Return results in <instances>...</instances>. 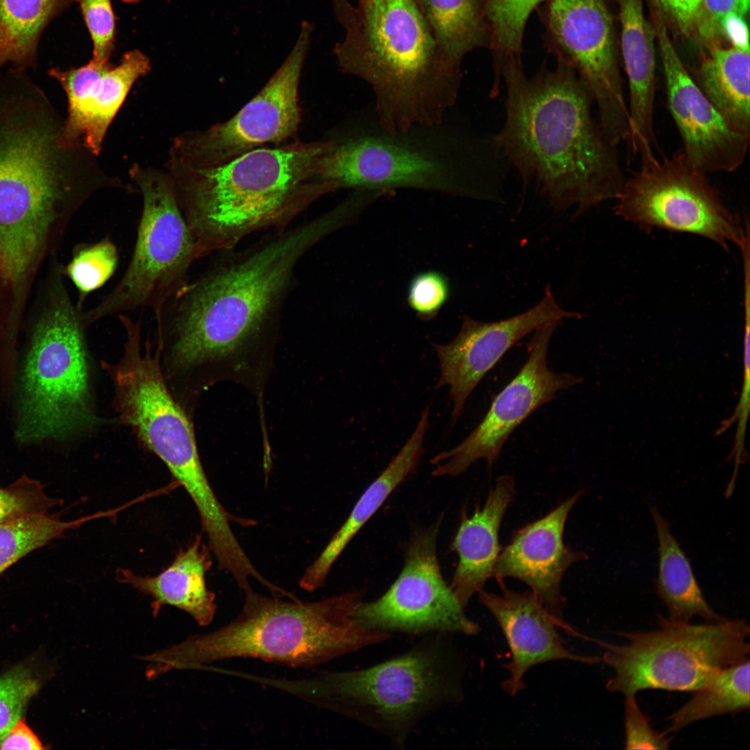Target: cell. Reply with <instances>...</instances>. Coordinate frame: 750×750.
<instances>
[{"label":"cell","mask_w":750,"mask_h":750,"mask_svg":"<svg viewBox=\"0 0 750 750\" xmlns=\"http://www.w3.org/2000/svg\"><path fill=\"white\" fill-rule=\"evenodd\" d=\"M92 42V58L109 61L115 49L116 19L111 0H76Z\"/></svg>","instance_id":"36"},{"label":"cell","mask_w":750,"mask_h":750,"mask_svg":"<svg viewBox=\"0 0 750 750\" xmlns=\"http://www.w3.org/2000/svg\"><path fill=\"white\" fill-rule=\"evenodd\" d=\"M722 33L733 44V47L749 53V31L743 16L730 13L720 22Z\"/></svg>","instance_id":"41"},{"label":"cell","mask_w":750,"mask_h":750,"mask_svg":"<svg viewBox=\"0 0 750 750\" xmlns=\"http://www.w3.org/2000/svg\"><path fill=\"white\" fill-rule=\"evenodd\" d=\"M621 24V47L628 83L629 135L633 157L653 159L656 99L655 31L644 17L642 0H615Z\"/></svg>","instance_id":"22"},{"label":"cell","mask_w":750,"mask_h":750,"mask_svg":"<svg viewBox=\"0 0 750 750\" xmlns=\"http://www.w3.org/2000/svg\"><path fill=\"white\" fill-rule=\"evenodd\" d=\"M342 226L331 210L219 255L156 317L157 347L172 393L188 396L199 372L238 356L278 324L301 260Z\"/></svg>","instance_id":"1"},{"label":"cell","mask_w":750,"mask_h":750,"mask_svg":"<svg viewBox=\"0 0 750 750\" xmlns=\"http://www.w3.org/2000/svg\"><path fill=\"white\" fill-rule=\"evenodd\" d=\"M76 0H0V69L33 67L46 26Z\"/></svg>","instance_id":"29"},{"label":"cell","mask_w":750,"mask_h":750,"mask_svg":"<svg viewBox=\"0 0 750 750\" xmlns=\"http://www.w3.org/2000/svg\"><path fill=\"white\" fill-rule=\"evenodd\" d=\"M559 323L549 322L534 331L524 365L494 397L472 432L458 445L431 460L435 466L433 476H458L479 459H485L492 467L516 428L538 408L554 399L558 392L581 381L569 373L554 372L548 367L549 342Z\"/></svg>","instance_id":"16"},{"label":"cell","mask_w":750,"mask_h":750,"mask_svg":"<svg viewBox=\"0 0 750 750\" xmlns=\"http://www.w3.org/2000/svg\"><path fill=\"white\" fill-rule=\"evenodd\" d=\"M440 522L412 535L397 580L378 599L358 604L356 622L388 633H479L442 576L436 551Z\"/></svg>","instance_id":"15"},{"label":"cell","mask_w":750,"mask_h":750,"mask_svg":"<svg viewBox=\"0 0 750 750\" xmlns=\"http://www.w3.org/2000/svg\"><path fill=\"white\" fill-rule=\"evenodd\" d=\"M659 546L657 592L669 610V619L689 622L699 616L708 622L725 618L717 615L704 599L690 560L671 532L667 521L655 506L650 507Z\"/></svg>","instance_id":"27"},{"label":"cell","mask_w":750,"mask_h":750,"mask_svg":"<svg viewBox=\"0 0 750 750\" xmlns=\"http://www.w3.org/2000/svg\"><path fill=\"white\" fill-rule=\"evenodd\" d=\"M449 294L447 278L438 272L427 271L417 274L411 280L408 302L418 317L427 320L437 315Z\"/></svg>","instance_id":"37"},{"label":"cell","mask_w":750,"mask_h":750,"mask_svg":"<svg viewBox=\"0 0 750 750\" xmlns=\"http://www.w3.org/2000/svg\"><path fill=\"white\" fill-rule=\"evenodd\" d=\"M582 317L560 307L549 285L536 305L515 316L489 322L465 316L452 341L433 344L440 369L435 388L449 387L452 422L462 415L466 400L481 379L515 343L547 323Z\"/></svg>","instance_id":"18"},{"label":"cell","mask_w":750,"mask_h":750,"mask_svg":"<svg viewBox=\"0 0 750 750\" xmlns=\"http://www.w3.org/2000/svg\"><path fill=\"white\" fill-rule=\"evenodd\" d=\"M40 686L39 678L26 666L16 667L0 676V745L22 719L27 703Z\"/></svg>","instance_id":"34"},{"label":"cell","mask_w":750,"mask_h":750,"mask_svg":"<svg viewBox=\"0 0 750 750\" xmlns=\"http://www.w3.org/2000/svg\"><path fill=\"white\" fill-rule=\"evenodd\" d=\"M56 504L41 484L23 476L8 487L0 488V525L28 515L47 513Z\"/></svg>","instance_id":"35"},{"label":"cell","mask_w":750,"mask_h":750,"mask_svg":"<svg viewBox=\"0 0 750 750\" xmlns=\"http://www.w3.org/2000/svg\"><path fill=\"white\" fill-rule=\"evenodd\" d=\"M649 12L662 63L667 107L682 140V151L706 174L736 170L744 160L750 135L734 130L713 107L681 61L660 15L651 7Z\"/></svg>","instance_id":"17"},{"label":"cell","mask_w":750,"mask_h":750,"mask_svg":"<svg viewBox=\"0 0 750 750\" xmlns=\"http://www.w3.org/2000/svg\"><path fill=\"white\" fill-rule=\"evenodd\" d=\"M582 492L578 491L542 518L518 531L499 554L492 575L496 578H517L527 584L561 628L572 633L563 619L561 581L572 565L588 556L566 547L563 532L567 516Z\"/></svg>","instance_id":"20"},{"label":"cell","mask_w":750,"mask_h":750,"mask_svg":"<svg viewBox=\"0 0 750 750\" xmlns=\"http://www.w3.org/2000/svg\"><path fill=\"white\" fill-rule=\"evenodd\" d=\"M118 262L117 249L110 239L76 247L71 260L64 267V274L76 288L79 308L83 309L88 296L113 276Z\"/></svg>","instance_id":"33"},{"label":"cell","mask_w":750,"mask_h":750,"mask_svg":"<svg viewBox=\"0 0 750 750\" xmlns=\"http://www.w3.org/2000/svg\"><path fill=\"white\" fill-rule=\"evenodd\" d=\"M448 635L434 633L408 651L365 669L326 671L265 683L406 744L431 712L461 700L462 666Z\"/></svg>","instance_id":"8"},{"label":"cell","mask_w":750,"mask_h":750,"mask_svg":"<svg viewBox=\"0 0 750 750\" xmlns=\"http://www.w3.org/2000/svg\"><path fill=\"white\" fill-rule=\"evenodd\" d=\"M512 476L498 477L490 490L483 507L478 506L473 515L463 510L460 526L451 548L458 556V562L449 585L460 604L465 608L471 598L492 578L500 553L499 531L510 503L515 494Z\"/></svg>","instance_id":"23"},{"label":"cell","mask_w":750,"mask_h":750,"mask_svg":"<svg viewBox=\"0 0 750 750\" xmlns=\"http://www.w3.org/2000/svg\"><path fill=\"white\" fill-rule=\"evenodd\" d=\"M312 31V24L303 21L291 51L257 95L228 121L183 135L172 157L195 166L214 167L294 138L301 122L300 77Z\"/></svg>","instance_id":"13"},{"label":"cell","mask_w":750,"mask_h":750,"mask_svg":"<svg viewBox=\"0 0 750 750\" xmlns=\"http://www.w3.org/2000/svg\"><path fill=\"white\" fill-rule=\"evenodd\" d=\"M243 592L242 608L231 622L156 651L158 671L196 669L235 658L310 668L393 636L356 622L354 611L361 601L358 591L312 602L266 597L251 587Z\"/></svg>","instance_id":"7"},{"label":"cell","mask_w":750,"mask_h":750,"mask_svg":"<svg viewBox=\"0 0 750 750\" xmlns=\"http://www.w3.org/2000/svg\"><path fill=\"white\" fill-rule=\"evenodd\" d=\"M658 618V629L620 633L624 644L599 642L603 661L615 672L608 690L625 697L648 689L694 692L748 658L749 626L743 619L693 625Z\"/></svg>","instance_id":"10"},{"label":"cell","mask_w":750,"mask_h":750,"mask_svg":"<svg viewBox=\"0 0 750 750\" xmlns=\"http://www.w3.org/2000/svg\"><path fill=\"white\" fill-rule=\"evenodd\" d=\"M133 178L142 197V210L133 254L116 285L83 310L88 327L143 309L158 317L189 281L190 267L199 259L171 178L139 169L133 171Z\"/></svg>","instance_id":"11"},{"label":"cell","mask_w":750,"mask_h":750,"mask_svg":"<svg viewBox=\"0 0 750 750\" xmlns=\"http://www.w3.org/2000/svg\"><path fill=\"white\" fill-rule=\"evenodd\" d=\"M429 408H424L414 431L383 472L361 495L344 524L319 556L306 568L299 586L313 592L324 584L332 566L353 538L374 515L391 493L415 472L425 452L424 438L429 427Z\"/></svg>","instance_id":"25"},{"label":"cell","mask_w":750,"mask_h":750,"mask_svg":"<svg viewBox=\"0 0 750 750\" xmlns=\"http://www.w3.org/2000/svg\"><path fill=\"white\" fill-rule=\"evenodd\" d=\"M328 138L332 147L322 157L320 178L339 190L410 188L481 199L497 195L489 186V141L449 114L435 124L391 133L373 111L356 112Z\"/></svg>","instance_id":"6"},{"label":"cell","mask_w":750,"mask_h":750,"mask_svg":"<svg viewBox=\"0 0 750 750\" xmlns=\"http://www.w3.org/2000/svg\"><path fill=\"white\" fill-rule=\"evenodd\" d=\"M749 708V658L722 669L692 698L668 717L667 732L677 731L692 723L716 715Z\"/></svg>","instance_id":"30"},{"label":"cell","mask_w":750,"mask_h":750,"mask_svg":"<svg viewBox=\"0 0 750 750\" xmlns=\"http://www.w3.org/2000/svg\"><path fill=\"white\" fill-rule=\"evenodd\" d=\"M331 146L328 138L294 141L214 167L172 158L171 179L198 258L234 249L255 232L288 227L318 199L338 190L319 177Z\"/></svg>","instance_id":"4"},{"label":"cell","mask_w":750,"mask_h":750,"mask_svg":"<svg viewBox=\"0 0 750 750\" xmlns=\"http://www.w3.org/2000/svg\"><path fill=\"white\" fill-rule=\"evenodd\" d=\"M708 50L690 74L726 123L750 135L749 53L718 45Z\"/></svg>","instance_id":"26"},{"label":"cell","mask_w":750,"mask_h":750,"mask_svg":"<svg viewBox=\"0 0 750 750\" xmlns=\"http://www.w3.org/2000/svg\"><path fill=\"white\" fill-rule=\"evenodd\" d=\"M38 737L21 719L9 732L0 745V749H42Z\"/></svg>","instance_id":"42"},{"label":"cell","mask_w":750,"mask_h":750,"mask_svg":"<svg viewBox=\"0 0 750 750\" xmlns=\"http://www.w3.org/2000/svg\"><path fill=\"white\" fill-rule=\"evenodd\" d=\"M151 69L149 58L138 49L126 51L118 65L90 60L78 68L49 71L65 92L67 117L63 140L70 146L83 142L98 155L108 128L133 83Z\"/></svg>","instance_id":"19"},{"label":"cell","mask_w":750,"mask_h":750,"mask_svg":"<svg viewBox=\"0 0 750 750\" xmlns=\"http://www.w3.org/2000/svg\"><path fill=\"white\" fill-rule=\"evenodd\" d=\"M33 306L28 351L21 377L16 438L62 440L103 424L95 409L82 309L56 258Z\"/></svg>","instance_id":"9"},{"label":"cell","mask_w":750,"mask_h":750,"mask_svg":"<svg viewBox=\"0 0 750 750\" xmlns=\"http://www.w3.org/2000/svg\"><path fill=\"white\" fill-rule=\"evenodd\" d=\"M431 33L447 60L461 69L465 57L489 47L484 0H417Z\"/></svg>","instance_id":"28"},{"label":"cell","mask_w":750,"mask_h":750,"mask_svg":"<svg viewBox=\"0 0 750 750\" xmlns=\"http://www.w3.org/2000/svg\"><path fill=\"white\" fill-rule=\"evenodd\" d=\"M546 42L556 60L575 69L590 90L599 124L615 146L629 135L628 103L612 15L604 0H546Z\"/></svg>","instance_id":"14"},{"label":"cell","mask_w":750,"mask_h":750,"mask_svg":"<svg viewBox=\"0 0 750 750\" xmlns=\"http://www.w3.org/2000/svg\"><path fill=\"white\" fill-rule=\"evenodd\" d=\"M546 0H484L493 56V74H501L504 63L522 60L524 33L531 12Z\"/></svg>","instance_id":"32"},{"label":"cell","mask_w":750,"mask_h":750,"mask_svg":"<svg viewBox=\"0 0 750 750\" xmlns=\"http://www.w3.org/2000/svg\"><path fill=\"white\" fill-rule=\"evenodd\" d=\"M501 594L481 590L478 601L500 626L510 648L511 659L505 665L508 677L501 683L511 696L525 688V674L532 667L550 661L569 660L587 664L601 660L571 651L560 635V623L547 610L532 592L508 589L503 578H497Z\"/></svg>","instance_id":"21"},{"label":"cell","mask_w":750,"mask_h":750,"mask_svg":"<svg viewBox=\"0 0 750 750\" xmlns=\"http://www.w3.org/2000/svg\"><path fill=\"white\" fill-rule=\"evenodd\" d=\"M615 199L616 215L644 230L697 235L726 249L740 247L749 233L681 149L640 163Z\"/></svg>","instance_id":"12"},{"label":"cell","mask_w":750,"mask_h":750,"mask_svg":"<svg viewBox=\"0 0 750 750\" xmlns=\"http://www.w3.org/2000/svg\"><path fill=\"white\" fill-rule=\"evenodd\" d=\"M120 1H122V2L126 3H136L140 2V1H144V0H120Z\"/></svg>","instance_id":"43"},{"label":"cell","mask_w":750,"mask_h":750,"mask_svg":"<svg viewBox=\"0 0 750 750\" xmlns=\"http://www.w3.org/2000/svg\"><path fill=\"white\" fill-rule=\"evenodd\" d=\"M656 10L668 30L683 38L697 35L703 0H647Z\"/></svg>","instance_id":"39"},{"label":"cell","mask_w":750,"mask_h":750,"mask_svg":"<svg viewBox=\"0 0 750 750\" xmlns=\"http://www.w3.org/2000/svg\"><path fill=\"white\" fill-rule=\"evenodd\" d=\"M556 60L531 76L522 60L505 62V121L492 140L524 185L534 183L556 209L573 208L578 215L615 199L626 177L617 147L593 117L588 86Z\"/></svg>","instance_id":"3"},{"label":"cell","mask_w":750,"mask_h":750,"mask_svg":"<svg viewBox=\"0 0 750 750\" xmlns=\"http://www.w3.org/2000/svg\"><path fill=\"white\" fill-rule=\"evenodd\" d=\"M356 28L333 48L340 70L366 82L390 132L440 122L462 80L438 46L417 0H358Z\"/></svg>","instance_id":"5"},{"label":"cell","mask_w":750,"mask_h":750,"mask_svg":"<svg viewBox=\"0 0 750 750\" xmlns=\"http://www.w3.org/2000/svg\"><path fill=\"white\" fill-rule=\"evenodd\" d=\"M626 749H667L669 742L665 734L654 731L642 712L635 697H626L624 703Z\"/></svg>","instance_id":"38"},{"label":"cell","mask_w":750,"mask_h":750,"mask_svg":"<svg viewBox=\"0 0 750 750\" xmlns=\"http://www.w3.org/2000/svg\"><path fill=\"white\" fill-rule=\"evenodd\" d=\"M749 8V0H703L697 35L708 44L715 45L717 36L722 33L720 22L728 14L745 15Z\"/></svg>","instance_id":"40"},{"label":"cell","mask_w":750,"mask_h":750,"mask_svg":"<svg viewBox=\"0 0 750 750\" xmlns=\"http://www.w3.org/2000/svg\"><path fill=\"white\" fill-rule=\"evenodd\" d=\"M210 551L201 535L180 550L172 563L156 576H140L128 569L117 572V580L152 599L153 615L165 606L186 612L200 626L210 624L215 617V595L206 584L212 561Z\"/></svg>","instance_id":"24"},{"label":"cell","mask_w":750,"mask_h":750,"mask_svg":"<svg viewBox=\"0 0 750 750\" xmlns=\"http://www.w3.org/2000/svg\"><path fill=\"white\" fill-rule=\"evenodd\" d=\"M11 69L0 79V281L27 283L56 256L67 227L94 188L80 146L36 84Z\"/></svg>","instance_id":"2"},{"label":"cell","mask_w":750,"mask_h":750,"mask_svg":"<svg viewBox=\"0 0 750 750\" xmlns=\"http://www.w3.org/2000/svg\"><path fill=\"white\" fill-rule=\"evenodd\" d=\"M108 516L101 511L72 521L48 512L26 516L0 525V574L31 551L88 521Z\"/></svg>","instance_id":"31"}]
</instances>
